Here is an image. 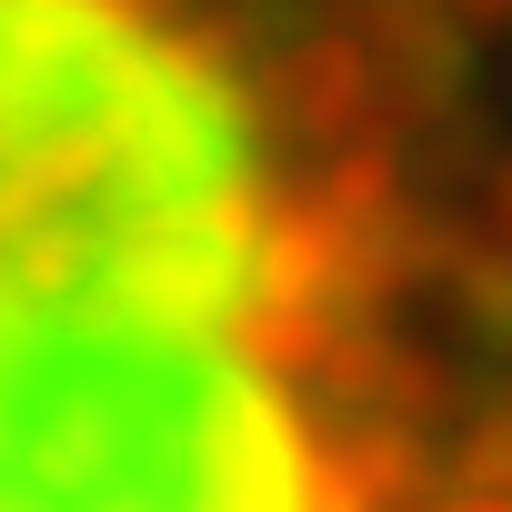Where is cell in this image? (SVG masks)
Instances as JSON below:
<instances>
[{"label": "cell", "mask_w": 512, "mask_h": 512, "mask_svg": "<svg viewBox=\"0 0 512 512\" xmlns=\"http://www.w3.org/2000/svg\"><path fill=\"white\" fill-rule=\"evenodd\" d=\"M442 101L452 0H0V512H512Z\"/></svg>", "instance_id": "obj_1"}]
</instances>
